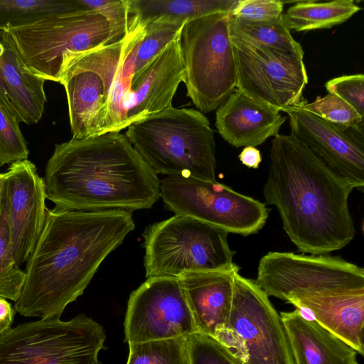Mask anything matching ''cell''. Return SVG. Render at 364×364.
Returning a JSON list of instances; mask_svg holds the SVG:
<instances>
[{
    "instance_id": "obj_1",
    "label": "cell",
    "mask_w": 364,
    "mask_h": 364,
    "mask_svg": "<svg viewBox=\"0 0 364 364\" xmlns=\"http://www.w3.org/2000/svg\"><path fill=\"white\" fill-rule=\"evenodd\" d=\"M130 14L121 40L75 58L61 76L74 139L119 132L172 107L183 82L180 36L149 62L139 50L146 22Z\"/></svg>"
},
{
    "instance_id": "obj_2",
    "label": "cell",
    "mask_w": 364,
    "mask_h": 364,
    "mask_svg": "<svg viewBox=\"0 0 364 364\" xmlns=\"http://www.w3.org/2000/svg\"><path fill=\"white\" fill-rule=\"evenodd\" d=\"M134 228L132 213L122 210L47 208L43 228L26 261L15 311L26 317L60 318Z\"/></svg>"
},
{
    "instance_id": "obj_3",
    "label": "cell",
    "mask_w": 364,
    "mask_h": 364,
    "mask_svg": "<svg viewBox=\"0 0 364 364\" xmlns=\"http://www.w3.org/2000/svg\"><path fill=\"white\" fill-rule=\"evenodd\" d=\"M354 188L292 134L274 137L263 194L299 252L327 255L350 243L355 231L348 198Z\"/></svg>"
},
{
    "instance_id": "obj_4",
    "label": "cell",
    "mask_w": 364,
    "mask_h": 364,
    "mask_svg": "<svg viewBox=\"0 0 364 364\" xmlns=\"http://www.w3.org/2000/svg\"><path fill=\"white\" fill-rule=\"evenodd\" d=\"M43 180L59 210L132 213L160 197L157 174L120 132L56 144Z\"/></svg>"
},
{
    "instance_id": "obj_5",
    "label": "cell",
    "mask_w": 364,
    "mask_h": 364,
    "mask_svg": "<svg viewBox=\"0 0 364 364\" xmlns=\"http://www.w3.org/2000/svg\"><path fill=\"white\" fill-rule=\"evenodd\" d=\"M124 134L156 174L216 181L214 132L199 110L172 106L132 123Z\"/></svg>"
},
{
    "instance_id": "obj_6",
    "label": "cell",
    "mask_w": 364,
    "mask_h": 364,
    "mask_svg": "<svg viewBox=\"0 0 364 364\" xmlns=\"http://www.w3.org/2000/svg\"><path fill=\"white\" fill-rule=\"evenodd\" d=\"M77 2L75 9L8 29L26 68L46 81L59 82L75 58L126 33L98 11Z\"/></svg>"
},
{
    "instance_id": "obj_7",
    "label": "cell",
    "mask_w": 364,
    "mask_h": 364,
    "mask_svg": "<svg viewBox=\"0 0 364 364\" xmlns=\"http://www.w3.org/2000/svg\"><path fill=\"white\" fill-rule=\"evenodd\" d=\"M228 235L220 228L180 215L149 225L142 245L146 277H178L185 272L235 267Z\"/></svg>"
},
{
    "instance_id": "obj_8",
    "label": "cell",
    "mask_w": 364,
    "mask_h": 364,
    "mask_svg": "<svg viewBox=\"0 0 364 364\" xmlns=\"http://www.w3.org/2000/svg\"><path fill=\"white\" fill-rule=\"evenodd\" d=\"M231 13L187 21L180 34L186 95L202 113L216 110L237 87Z\"/></svg>"
},
{
    "instance_id": "obj_9",
    "label": "cell",
    "mask_w": 364,
    "mask_h": 364,
    "mask_svg": "<svg viewBox=\"0 0 364 364\" xmlns=\"http://www.w3.org/2000/svg\"><path fill=\"white\" fill-rule=\"evenodd\" d=\"M105 339L102 326L85 314L40 319L0 335V364H100Z\"/></svg>"
},
{
    "instance_id": "obj_10",
    "label": "cell",
    "mask_w": 364,
    "mask_h": 364,
    "mask_svg": "<svg viewBox=\"0 0 364 364\" xmlns=\"http://www.w3.org/2000/svg\"><path fill=\"white\" fill-rule=\"evenodd\" d=\"M215 339L239 364H294L280 315L255 280L239 272L227 327Z\"/></svg>"
},
{
    "instance_id": "obj_11",
    "label": "cell",
    "mask_w": 364,
    "mask_h": 364,
    "mask_svg": "<svg viewBox=\"0 0 364 364\" xmlns=\"http://www.w3.org/2000/svg\"><path fill=\"white\" fill-rule=\"evenodd\" d=\"M166 209L247 236L265 225L269 210L255 198L217 182L194 177L168 176L160 183Z\"/></svg>"
},
{
    "instance_id": "obj_12",
    "label": "cell",
    "mask_w": 364,
    "mask_h": 364,
    "mask_svg": "<svg viewBox=\"0 0 364 364\" xmlns=\"http://www.w3.org/2000/svg\"><path fill=\"white\" fill-rule=\"evenodd\" d=\"M268 296L286 300L299 293L364 289V269L340 257L269 252L255 280Z\"/></svg>"
},
{
    "instance_id": "obj_13",
    "label": "cell",
    "mask_w": 364,
    "mask_h": 364,
    "mask_svg": "<svg viewBox=\"0 0 364 364\" xmlns=\"http://www.w3.org/2000/svg\"><path fill=\"white\" fill-rule=\"evenodd\" d=\"M230 34L237 64V90L278 112L298 104L309 82L303 58Z\"/></svg>"
},
{
    "instance_id": "obj_14",
    "label": "cell",
    "mask_w": 364,
    "mask_h": 364,
    "mask_svg": "<svg viewBox=\"0 0 364 364\" xmlns=\"http://www.w3.org/2000/svg\"><path fill=\"white\" fill-rule=\"evenodd\" d=\"M128 344L198 333L178 277L148 278L129 298L124 319Z\"/></svg>"
},
{
    "instance_id": "obj_15",
    "label": "cell",
    "mask_w": 364,
    "mask_h": 364,
    "mask_svg": "<svg viewBox=\"0 0 364 364\" xmlns=\"http://www.w3.org/2000/svg\"><path fill=\"white\" fill-rule=\"evenodd\" d=\"M282 112L288 115L291 134L355 188L363 191V124L347 127L331 123L305 110L299 102Z\"/></svg>"
},
{
    "instance_id": "obj_16",
    "label": "cell",
    "mask_w": 364,
    "mask_h": 364,
    "mask_svg": "<svg viewBox=\"0 0 364 364\" xmlns=\"http://www.w3.org/2000/svg\"><path fill=\"white\" fill-rule=\"evenodd\" d=\"M5 176L4 208L14 257L20 265L27 261L44 225L46 186L28 159L10 164Z\"/></svg>"
},
{
    "instance_id": "obj_17",
    "label": "cell",
    "mask_w": 364,
    "mask_h": 364,
    "mask_svg": "<svg viewBox=\"0 0 364 364\" xmlns=\"http://www.w3.org/2000/svg\"><path fill=\"white\" fill-rule=\"evenodd\" d=\"M285 301L363 355L364 289L299 293Z\"/></svg>"
},
{
    "instance_id": "obj_18",
    "label": "cell",
    "mask_w": 364,
    "mask_h": 364,
    "mask_svg": "<svg viewBox=\"0 0 364 364\" xmlns=\"http://www.w3.org/2000/svg\"><path fill=\"white\" fill-rule=\"evenodd\" d=\"M240 267L225 271L185 272L178 279L198 333L213 338L228 325L235 275Z\"/></svg>"
},
{
    "instance_id": "obj_19",
    "label": "cell",
    "mask_w": 364,
    "mask_h": 364,
    "mask_svg": "<svg viewBox=\"0 0 364 364\" xmlns=\"http://www.w3.org/2000/svg\"><path fill=\"white\" fill-rule=\"evenodd\" d=\"M25 66L8 30L0 28V102L18 123H38L47 102L44 84Z\"/></svg>"
},
{
    "instance_id": "obj_20",
    "label": "cell",
    "mask_w": 364,
    "mask_h": 364,
    "mask_svg": "<svg viewBox=\"0 0 364 364\" xmlns=\"http://www.w3.org/2000/svg\"><path fill=\"white\" fill-rule=\"evenodd\" d=\"M287 118L236 90L216 109L215 127L230 145L256 147L277 136Z\"/></svg>"
},
{
    "instance_id": "obj_21",
    "label": "cell",
    "mask_w": 364,
    "mask_h": 364,
    "mask_svg": "<svg viewBox=\"0 0 364 364\" xmlns=\"http://www.w3.org/2000/svg\"><path fill=\"white\" fill-rule=\"evenodd\" d=\"M294 364H358V353L301 310L279 314Z\"/></svg>"
},
{
    "instance_id": "obj_22",
    "label": "cell",
    "mask_w": 364,
    "mask_h": 364,
    "mask_svg": "<svg viewBox=\"0 0 364 364\" xmlns=\"http://www.w3.org/2000/svg\"><path fill=\"white\" fill-rule=\"evenodd\" d=\"M360 9L352 0L300 1L289 7L282 19L289 31H309L343 23Z\"/></svg>"
},
{
    "instance_id": "obj_23",
    "label": "cell",
    "mask_w": 364,
    "mask_h": 364,
    "mask_svg": "<svg viewBox=\"0 0 364 364\" xmlns=\"http://www.w3.org/2000/svg\"><path fill=\"white\" fill-rule=\"evenodd\" d=\"M239 0H129V11L144 21L160 17L185 18L231 13Z\"/></svg>"
},
{
    "instance_id": "obj_24",
    "label": "cell",
    "mask_w": 364,
    "mask_h": 364,
    "mask_svg": "<svg viewBox=\"0 0 364 364\" xmlns=\"http://www.w3.org/2000/svg\"><path fill=\"white\" fill-rule=\"evenodd\" d=\"M230 33L252 43L304 58L301 45L291 35L282 19V15L274 20L249 21L231 16Z\"/></svg>"
},
{
    "instance_id": "obj_25",
    "label": "cell",
    "mask_w": 364,
    "mask_h": 364,
    "mask_svg": "<svg viewBox=\"0 0 364 364\" xmlns=\"http://www.w3.org/2000/svg\"><path fill=\"white\" fill-rule=\"evenodd\" d=\"M79 6L77 0H0V28L29 25Z\"/></svg>"
},
{
    "instance_id": "obj_26",
    "label": "cell",
    "mask_w": 364,
    "mask_h": 364,
    "mask_svg": "<svg viewBox=\"0 0 364 364\" xmlns=\"http://www.w3.org/2000/svg\"><path fill=\"white\" fill-rule=\"evenodd\" d=\"M185 338L129 344L127 364H188Z\"/></svg>"
},
{
    "instance_id": "obj_27",
    "label": "cell",
    "mask_w": 364,
    "mask_h": 364,
    "mask_svg": "<svg viewBox=\"0 0 364 364\" xmlns=\"http://www.w3.org/2000/svg\"><path fill=\"white\" fill-rule=\"evenodd\" d=\"M25 279V271L19 268L14 257L4 203L0 219V296L15 302Z\"/></svg>"
},
{
    "instance_id": "obj_28",
    "label": "cell",
    "mask_w": 364,
    "mask_h": 364,
    "mask_svg": "<svg viewBox=\"0 0 364 364\" xmlns=\"http://www.w3.org/2000/svg\"><path fill=\"white\" fill-rule=\"evenodd\" d=\"M299 105L305 110L337 125L354 127L363 124V117L348 103L332 93L318 96L311 102H299Z\"/></svg>"
},
{
    "instance_id": "obj_29",
    "label": "cell",
    "mask_w": 364,
    "mask_h": 364,
    "mask_svg": "<svg viewBox=\"0 0 364 364\" xmlns=\"http://www.w3.org/2000/svg\"><path fill=\"white\" fill-rule=\"evenodd\" d=\"M28 155L19 123L0 102V167L28 159Z\"/></svg>"
},
{
    "instance_id": "obj_30",
    "label": "cell",
    "mask_w": 364,
    "mask_h": 364,
    "mask_svg": "<svg viewBox=\"0 0 364 364\" xmlns=\"http://www.w3.org/2000/svg\"><path fill=\"white\" fill-rule=\"evenodd\" d=\"M188 364H239L214 338L196 333L185 338Z\"/></svg>"
},
{
    "instance_id": "obj_31",
    "label": "cell",
    "mask_w": 364,
    "mask_h": 364,
    "mask_svg": "<svg viewBox=\"0 0 364 364\" xmlns=\"http://www.w3.org/2000/svg\"><path fill=\"white\" fill-rule=\"evenodd\" d=\"M332 93L352 106L364 118V75L362 73L334 77L325 84Z\"/></svg>"
},
{
    "instance_id": "obj_32",
    "label": "cell",
    "mask_w": 364,
    "mask_h": 364,
    "mask_svg": "<svg viewBox=\"0 0 364 364\" xmlns=\"http://www.w3.org/2000/svg\"><path fill=\"white\" fill-rule=\"evenodd\" d=\"M283 7L284 2L277 0H239L231 16L249 21H266L279 18Z\"/></svg>"
},
{
    "instance_id": "obj_33",
    "label": "cell",
    "mask_w": 364,
    "mask_h": 364,
    "mask_svg": "<svg viewBox=\"0 0 364 364\" xmlns=\"http://www.w3.org/2000/svg\"><path fill=\"white\" fill-rule=\"evenodd\" d=\"M79 2L86 8L98 11L119 28L127 31L131 15L129 0H79Z\"/></svg>"
},
{
    "instance_id": "obj_34",
    "label": "cell",
    "mask_w": 364,
    "mask_h": 364,
    "mask_svg": "<svg viewBox=\"0 0 364 364\" xmlns=\"http://www.w3.org/2000/svg\"><path fill=\"white\" fill-rule=\"evenodd\" d=\"M14 314L15 309L10 303L0 296V335L11 328Z\"/></svg>"
},
{
    "instance_id": "obj_35",
    "label": "cell",
    "mask_w": 364,
    "mask_h": 364,
    "mask_svg": "<svg viewBox=\"0 0 364 364\" xmlns=\"http://www.w3.org/2000/svg\"><path fill=\"white\" fill-rule=\"evenodd\" d=\"M239 159L245 166L257 168L262 161L259 149L255 146H245L239 155Z\"/></svg>"
},
{
    "instance_id": "obj_36",
    "label": "cell",
    "mask_w": 364,
    "mask_h": 364,
    "mask_svg": "<svg viewBox=\"0 0 364 364\" xmlns=\"http://www.w3.org/2000/svg\"><path fill=\"white\" fill-rule=\"evenodd\" d=\"M5 191H6V176L5 173H0V219L1 214L5 199Z\"/></svg>"
}]
</instances>
